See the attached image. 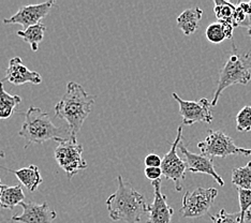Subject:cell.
<instances>
[{
    "label": "cell",
    "mask_w": 251,
    "mask_h": 223,
    "mask_svg": "<svg viewBox=\"0 0 251 223\" xmlns=\"http://www.w3.org/2000/svg\"><path fill=\"white\" fill-rule=\"evenodd\" d=\"M172 97L178 103L184 124L191 125L197 123L210 124L213 122V114L210 111L212 102H209L207 99L203 98L199 101H186L179 98L176 93H173Z\"/></svg>",
    "instance_id": "9c48e42d"
},
{
    "label": "cell",
    "mask_w": 251,
    "mask_h": 223,
    "mask_svg": "<svg viewBox=\"0 0 251 223\" xmlns=\"http://www.w3.org/2000/svg\"><path fill=\"white\" fill-rule=\"evenodd\" d=\"M249 2H250V5H251V1H249ZM242 27L247 28L248 36L251 38V12H250V14L247 16V19H246V21H245L244 24L242 25Z\"/></svg>",
    "instance_id": "f1b7e54d"
},
{
    "label": "cell",
    "mask_w": 251,
    "mask_h": 223,
    "mask_svg": "<svg viewBox=\"0 0 251 223\" xmlns=\"http://www.w3.org/2000/svg\"><path fill=\"white\" fill-rule=\"evenodd\" d=\"M198 147L202 154L212 158H226L231 154H241V156L248 157L251 154V149L236 146L231 137L220 130H208L207 136L204 141L198 143Z\"/></svg>",
    "instance_id": "8992f818"
},
{
    "label": "cell",
    "mask_w": 251,
    "mask_h": 223,
    "mask_svg": "<svg viewBox=\"0 0 251 223\" xmlns=\"http://www.w3.org/2000/svg\"><path fill=\"white\" fill-rule=\"evenodd\" d=\"M213 223H241V214L226 213L225 209H221L220 213L216 216H210Z\"/></svg>",
    "instance_id": "d4e9b609"
},
{
    "label": "cell",
    "mask_w": 251,
    "mask_h": 223,
    "mask_svg": "<svg viewBox=\"0 0 251 223\" xmlns=\"http://www.w3.org/2000/svg\"><path fill=\"white\" fill-rule=\"evenodd\" d=\"M162 159L157 153H148L144 158V164L146 168H160Z\"/></svg>",
    "instance_id": "484cf974"
},
{
    "label": "cell",
    "mask_w": 251,
    "mask_h": 223,
    "mask_svg": "<svg viewBox=\"0 0 251 223\" xmlns=\"http://www.w3.org/2000/svg\"><path fill=\"white\" fill-rule=\"evenodd\" d=\"M250 81L251 53H239L235 45H233V53L220 72L217 89L212 100V106H216L225 89L236 84L246 85Z\"/></svg>",
    "instance_id": "277c9868"
},
{
    "label": "cell",
    "mask_w": 251,
    "mask_h": 223,
    "mask_svg": "<svg viewBox=\"0 0 251 223\" xmlns=\"http://www.w3.org/2000/svg\"><path fill=\"white\" fill-rule=\"evenodd\" d=\"M23 213L12 217V221L20 223H53L56 219V211L45 202L37 204L33 202H23L21 204Z\"/></svg>",
    "instance_id": "7c38bea8"
},
{
    "label": "cell",
    "mask_w": 251,
    "mask_h": 223,
    "mask_svg": "<svg viewBox=\"0 0 251 223\" xmlns=\"http://www.w3.org/2000/svg\"><path fill=\"white\" fill-rule=\"evenodd\" d=\"M45 30H47V27L40 23L38 25L26 28L25 30H19L16 32V36H19L26 43L29 44L32 51H37L39 50V44L42 42L44 38Z\"/></svg>",
    "instance_id": "d6986e66"
},
{
    "label": "cell",
    "mask_w": 251,
    "mask_h": 223,
    "mask_svg": "<svg viewBox=\"0 0 251 223\" xmlns=\"http://www.w3.org/2000/svg\"><path fill=\"white\" fill-rule=\"evenodd\" d=\"M236 7L225 0H215L214 12L219 23H232V17Z\"/></svg>",
    "instance_id": "44dd1931"
},
{
    "label": "cell",
    "mask_w": 251,
    "mask_h": 223,
    "mask_svg": "<svg viewBox=\"0 0 251 223\" xmlns=\"http://www.w3.org/2000/svg\"><path fill=\"white\" fill-rule=\"evenodd\" d=\"M144 175L148 180L156 181L161 178L162 170L161 168H145Z\"/></svg>",
    "instance_id": "4316f807"
},
{
    "label": "cell",
    "mask_w": 251,
    "mask_h": 223,
    "mask_svg": "<svg viewBox=\"0 0 251 223\" xmlns=\"http://www.w3.org/2000/svg\"><path fill=\"white\" fill-rule=\"evenodd\" d=\"M153 187V202L150 206L148 220L146 223H171L174 214L173 208L167 203V196L161 192V180L151 181Z\"/></svg>",
    "instance_id": "4fadbf2b"
},
{
    "label": "cell",
    "mask_w": 251,
    "mask_h": 223,
    "mask_svg": "<svg viewBox=\"0 0 251 223\" xmlns=\"http://www.w3.org/2000/svg\"><path fill=\"white\" fill-rule=\"evenodd\" d=\"M95 97L75 82L67 84L66 93L55 106V115L66 120L70 136H76L91 112Z\"/></svg>",
    "instance_id": "6da1fadb"
},
{
    "label": "cell",
    "mask_w": 251,
    "mask_h": 223,
    "mask_svg": "<svg viewBox=\"0 0 251 223\" xmlns=\"http://www.w3.org/2000/svg\"><path fill=\"white\" fill-rule=\"evenodd\" d=\"M232 184L237 189H251V161L245 167L232 170Z\"/></svg>",
    "instance_id": "ffe728a7"
},
{
    "label": "cell",
    "mask_w": 251,
    "mask_h": 223,
    "mask_svg": "<svg viewBox=\"0 0 251 223\" xmlns=\"http://www.w3.org/2000/svg\"><path fill=\"white\" fill-rule=\"evenodd\" d=\"M4 81L20 86L27 83L38 85L42 83L41 74L37 71H31L23 65L21 57H14L9 61V66L5 71Z\"/></svg>",
    "instance_id": "5bb4252c"
},
{
    "label": "cell",
    "mask_w": 251,
    "mask_h": 223,
    "mask_svg": "<svg viewBox=\"0 0 251 223\" xmlns=\"http://www.w3.org/2000/svg\"><path fill=\"white\" fill-rule=\"evenodd\" d=\"M239 201V214H241V223H246L251 220V189H237Z\"/></svg>",
    "instance_id": "7402d4cb"
},
{
    "label": "cell",
    "mask_w": 251,
    "mask_h": 223,
    "mask_svg": "<svg viewBox=\"0 0 251 223\" xmlns=\"http://www.w3.org/2000/svg\"><path fill=\"white\" fill-rule=\"evenodd\" d=\"M55 4L54 0L38 4L23 5L18 12L11 17L3 20V24H19L26 28L40 24V21L47 16Z\"/></svg>",
    "instance_id": "30bf717a"
},
{
    "label": "cell",
    "mask_w": 251,
    "mask_h": 223,
    "mask_svg": "<svg viewBox=\"0 0 251 223\" xmlns=\"http://www.w3.org/2000/svg\"><path fill=\"white\" fill-rule=\"evenodd\" d=\"M22 102V98L18 95H10L3 88L2 82H0V119L5 120L13 115L15 107Z\"/></svg>",
    "instance_id": "ac0fdd59"
},
{
    "label": "cell",
    "mask_w": 251,
    "mask_h": 223,
    "mask_svg": "<svg viewBox=\"0 0 251 223\" xmlns=\"http://www.w3.org/2000/svg\"><path fill=\"white\" fill-rule=\"evenodd\" d=\"M203 10L200 8L187 9L177 17V26L184 32L185 36H190L195 33L200 27V22L202 20Z\"/></svg>",
    "instance_id": "2e32d148"
},
{
    "label": "cell",
    "mask_w": 251,
    "mask_h": 223,
    "mask_svg": "<svg viewBox=\"0 0 251 223\" xmlns=\"http://www.w3.org/2000/svg\"><path fill=\"white\" fill-rule=\"evenodd\" d=\"M11 173L14 174L18 179L21 181V184L23 186H25L28 190L30 192H35L38 190L39 186L42 184L43 178L41 176V173H40V170L35 164H31L27 168H23L21 170H8L4 169Z\"/></svg>",
    "instance_id": "9a60e30c"
},
{
    "label": "cell",
    "mask_w": 251,
    "mask_h": 223,
    "mask_svg": "<svg viewBox=\"0 0 251 223\" xmlns=\"http://www.w3.org/2000/svg\"><path fill=\"white\" fill-rule=\"evenodd\" d=\"M236 130L238 132H246L251 130V106H245L236 116Z\"/></svg>",
    "instance_id": "cb8c5ba5"
},
{
    "label": "cell",
    "mask_w": 251,
    "mask_h": 223,
    "mask_svg": "<svg viewBox=\"0 0 251 223\" xmlns=\"http://www.w3.org/2000/svg\"><path fill=\"white\" fill-rule=\"evenodd\" d=\"M4 157H5L4 151H0V158H4Z\"/></svg>",
    "instance_id": "f546056e"
},
{
    "label": "cell",
    "mask_w": 251,
    "mask_h": 223,
    "mask_svg": "<svg viewBox=\"0 0 251 223\" xmlns=\"http://www.w3.org/2000/svg\"><path fill=\"white\" fill-rule=\"evenodd\" d=\"M221 24L224 26V30L226 39H232L234 33V26L232 23H221Z\"/></svg>",
    "instance_id": "83f0119b"
},
{
    "label": "cell",
    "mask_w": 251,
    "mask_h": 223,
    "mask_svg": "<svg viewBox=\"0 0 251 223\" xmlns=\"http://www.w3.org/2000/svg\"><path fill=\"white\" fill-rule=\"evenodd\" d=\"M83 145L78 144L76 136H69L68 139L57 141V146L54 151L55 160L66 172L69 180L79 171L87 169V162L83 158Z\"/></svg>",
    "instance_id": "5b68a950"
},
{
    "label": "cell",
    "mask_w": 251,
    "mask_h": 223,
    "mask_svg": "<svg viewBox=\"0 0 251 223\" xmlns=\"http://www.w3.org/2000/svg\"><path fill=\"white\" fill-rule=\"evenodd\" d=\"M68 134L70 133L53 124L47 112L36 106H30L25 113V120L19 132V135L26 141L25 148L31 144H43L50 140L57 142L68 139Z\"/></svg>",
    "instance_id": "3957f363"
},
{
    "label": "cell",
    "mask_w": 251,
    "mask_h": 223,
    "mask_svg": "<svg viewBox=\"0 0 251 223\" xmlns=\"http://www.w3.org/2000/svg\"><path fill=\"white\" fill-rule=\"evenodd\" d=\"M116 180L118 184L116 192L106 199L108 216L113 221L139 223L142 217L150 211L144 196L125 182L122 175L117 176Z\"/></svg>",
    "instance_id": "7a4b0ae2"
},
{
    "label": "cell",
    "mask_w": 251,
    "mask_h": 223,
    "mask_svg": "<svg viewBox=\"0 0 251 223\" xmlns=\"http://www.w3.org/2000/svg\"><path fill=\"white\" fill-rule=\"evenodd\" d=\"M25 199V193L22 186H5L0 184V208L13 209Z\"/></svg>",
    "instance_id": "e0dca14e"
},
{
    "label": "cell",
    "mask_w": 251,
    "mask_h": 223,
    "mask_svg": "<svg viewBox=\"0 0 251 223\" xmlns=\"http://www.w3.org/2000/svg\"><path fill=\"white\" fill-rule=\"evenodd\" d=\"M218 191L215 188H197L182 197L180 214L184 218H199L208 213Z\"/></svg>",
    "instance_id": "52a82bcc"
},
{
    "label": "cell",
    "mask_w": 251,
    "mask_h": 223,
    "mask_svg": "<svg viewBox=\"0 0 251 223\" xmlns=\"http://www.w3.org/2000/svg\"><path fill=\"white\" fill-rule=\"evenodd\" d=\"M182 137V127L179 125L177 128V135H176L175 141L171 145L170 150L164 154L161 163L162 175L167 179L172 180L175 184L176 191L179 192L182 190V182L186 178V172L188 171L187 163L179 158L177 149L178 145L181 142Z\"/></svg>",
    "instance_id": "ba28073f"
},
{
    "label": "cell",
    "mask_w": 251,
    "mask_h": 223,
    "mask_svg": "<svg viewBox=\"0 0 251 223\" xmlns=\"http://www.w3.org/2000/svg\"><path fill=\"white\" fill-rule=\"evenodd\" d=\"M178 149L181 151L186 158V163L188 171L195 174H207L213 177V178L218 182L222 187L225 186V181L222 177L217 173L214 165V160L212 157L204 156V154H197L189 151L182 142L179 143Z\"/></svg>",
    "instance_id": "8fae6325"
},
{
    "label": "cell",
    "mask_w": 251,
    "mask_h": 223,
    "mask_svg": "<svg viewBox=\"0 0 251 223\" xmlns=\"http://www.w3.org/2000/svg\"><path fill=\"white\" fill-rule=\"evenodd\" d=\"M205 36H206V39L210 43L214 44H219L226 39L224 26L219 22L208 25L206 30H205Z\"/></svg>",
    "instance_id": "603a6c76"
}]
</instances>
